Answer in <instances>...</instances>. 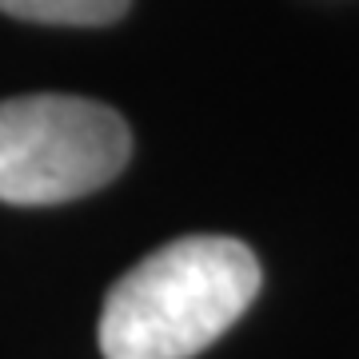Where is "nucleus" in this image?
Returning a JSON list of instances; mask_svg holds the SVG:
<instances>
[{
	"label": "nucleus",
	"mask_w": 359,
	"mask_h": 359,
	"mask_svg": "<svg viewBox=\"0 0 359 359\" xmlns=\"http://www.w3.org/2000/svg\"><path fill=\"white\" fill-rule=\"evenodd\" d=\"M259 259L231 236H184L112 283L100 311L104 359H192L259 295Z\"/></svg>",
	"instance_id": "nucleus-1"
},
{
	"label": "nucleus",
	"mask_w": 359,
	"mask_h": 359,
	"mask_svg": "<svg viewBox=\"0 0 359 359\" xmlns=\"http://www.w3.org/2000/svg\"><path fill=\"white\" fill-rule=\"evenodd\" d=\"M132 156L124 116L84 96L0 100V200L65 204L112 184Z\"/></svg>",
	"instance_id": "nucleus-2"
},
{
	"label": "nucleus",
	"mask_w": 359,
	"mask_h": 359,
	"mask_svg": "<svg viewBox=\"0 0 359 359\" xmlns=\"http://www.w3.org/2000/svg\"><path fill=\"white\" fill-rule=\"evenodd\" d=\"M132 0H0V13L32 25H68V28H100L128 13Z\"/></svg>",
	"instance_id": "nucleus-3"
}]
</instances>
